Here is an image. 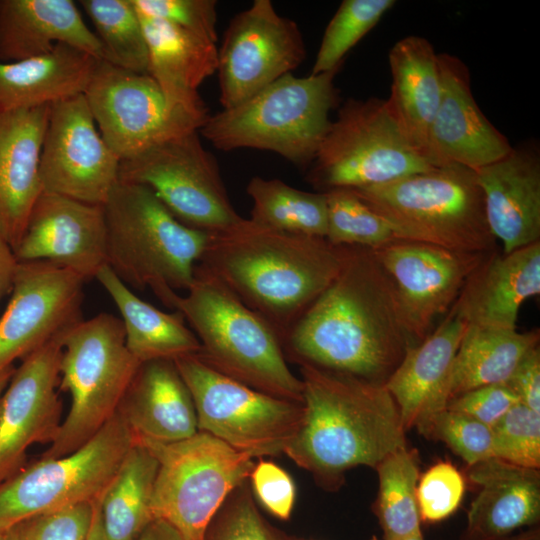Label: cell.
I'll use <instances>...</instances> for the list:
<instances>
[{"label": "cell", "mask_w": 540, "mask_h": 540, "mask_svg": "<svg viewBox=\"0 0 540 540\" xmlns=\"http://www.w3.org/2000/svg\"><path fill=\"white\" fill-rule=\"evenodd\" d=\"M250 220L276 231L323 237L327 231L325 192H307L280 179L255 176L247 184Z\"/></svg>", "instance_id": "cell-35"}, {"label": "cell", "mask_w": 540, "mask_h": 540, "mask_svg": "<svg viewBox=\"0 0 540 540\" xmlns=\"http://www.w3.org/2000/svg\"><path fill=\"white\" fill-rule=\"evenodd\" d=\"M326 240L336 246L376 249L398 239L389 224L353 190L326 191Z\"/></svg>", "instance_id": "cell-38"}, {"label": "cell", "mask_w": 540, "mask_h": 540, "mask_svg": "<svg viewBox=\"0 0 540 540\" xmlns=\"http://www.w3.org/2000/svg\"><path fill=\"white\" fill-rule=\"evenodd\" d=\"M371 250L395 287L416 343L449 312L470 274L490 254L404 239Z\"/></svg>", "instance_id": "cell-17"}, {"label": "cell", "mask_w": 540, "mask_h": 540, "mask_svg": "<svg viewBox=\"0 0 540 540\" xmlns=\"http://www.w3.org/2000/svg\"><path fill=\"white\" fill-rule=\"evenodd\" d=\"M507 385L520 402L540 413V350L531 349L516 367Z\"/></svg>", "instance_id": "cell-48"}, {"label": "cell", "mask_w": 540, "mask_h": 540, "mask_svg": "<svg viewBox=\"0 0 540 540\" xmlns=\"http://www.w3.org/2000/svg\"><path fill=\"white\" fill-rule=\"evenodd\" d=\"M157 468L156 458L136 440L99 501L108 540H137L155 520L151 498Z\"/></svg>", "instance_id": "cell-34"}, {"label": "cell", "mask_w": 540, "mask_h": 540, "mask_svg": "<svg viewBox=\"0 0 540 540\" xmlns=\"http://www.w3.org/2000/svg\"><path fill=\"white\" fill-rule=\"evenodd\" d=\"M137 540H184L168 522L155 519L140 534Z\"/></svg>", "instance_id": "cell-50"}, {"label": "cell", "mask_w": 540, "mask_h": 540, "mask_svg": "<svg viewBox=\"0 0 540 540\" xmlns=\"http://www.w3.org/2000/svg\"><path fill=\"white\" fill-rule=\"evenodd\" d=\"M118 413L136 440L172 443L198 432L191 393L173 360L141 363Z\"/></svg>", "instance_id": "cell-29"}, {"label": "cell", "mask_w": 540, "mask_h": 540, "mask_svg": "<svg viewBox=\"0 0 540 540\" xmlns=\"http://www.w3.org/2000/svg\"><path fill=\"white\" fill-rule=\"evenodd\" d=\"M19 262L48 261L96 278L106 265L104 207L43 191L14 249Z\"/></svg>", "instance_id": "cell-20"}, {"label": "cell", "mask_w": 540, "mask_h": 540, "mask_svg": "<svg viewBox=\"0 0 540 540\" xmlns=\"http://www.w3.org/2000/svg\"><path fill=\"white\" fill-rule=\"evenodd\" d=\"M158 462L151 510L184 540H203L229 494L248 480L254 461L209 433L172 443L137 440Z\"/></svg>", "instance_id": "cell-10"}, {"label": "cell", "mask_w": 540, "mask_h": 540, "mask_svg": "<svg viewBox=\"0 0 540 540\" xmlns=\"http://www.w3.org/2000/svg\"><path fill=\"white\" fill-rule=\"evenodd\" d=\"M0 540H6V533H5V531H0Z\"/></svg>", "instance_id": "cell-55"}, {"label": "cell", "mask_w": 540, "mask_h": 540, "mask_svg": "<svg viewBox=\"0 0 540 540\" xmlns=\"http://www.w3.org/2000/svg\"><path fill=\"white\" fill-rule=\"evenodd\" d=\"M253 496L270 514L288 520L296 501V486L290 474L270 460L259 458L249 478Z\"/></svg>", "instance_id": "cell-46"}, {"label": "cell", "mask_w": 540, "mask_h": 540, "mask_svg": "<svg viewBox=\"0 0 540 540\" xmlns=\"http://www.w3.org/2000/svg\"><path fill=\"white\" fill-rule=\"evenodd\" d=\"M304 417L284 450L327 490L352 468L373 469L408 446L398 406L385 385L300 365Z\"/></svg>", "instance_id": "cell-3"}, {"label": "cell", "mask_w": 540, "mask_h": 540, "mask_svg": "<svg viewBox=\"0 0 540 540\" xmlns=\"http://www.w3.org/2000/svg\"><path fill=\"white\" fill-rule=\"evenodd\" d=\"M86 540H108L102 526L99 502L94 505L93 519Z\"/></svg>", "instance_id": "cell-51"}, {"label": "cell", "mask_w": 540, "mask_h": 540, "mask_svg": "<svg viewBox=\"0 0 540 540\" xmlns=\"http://www.w3.org/2000/svg\"><path fill=\"white\" fill-rule=\"evenodd\" d=\"M539 330L468 326L457 350L449 386V401L469 390L507 384L524 356L539 346Z\"/></svg>", "instance_id": "cell-33"}, {"label": "cell", "mask_w": 540, "mask_h": 540, "mask_svg": "<svg viewBox=\"0 0 540 540\" xmlns=\"http://www.w3.org/2000/svg\"><path fill=\"white\" fill-rule=\"evenodd\" d=\"M140 362L126 346L122 320L110 313L81 319L67 329L59 363V390L69 412L41 458L72 453L117 413Z\"/></svg>", "instance_id": "cell-8"}, {"label": "cell", "mask_w": 540, "mask_h": 540, "mask_svg": "<svg viewBox=\"0 0 540 540\" xmlns=\"http://www.w3.org/2000/svg\"><path fill=\"white\" fill-rule=\"evenodd\" d=\"M144 16L160 19L217 42V2L214 0H132Z\"/></svg>", "instance_id": "cell-45"}, {"label": "cell", "mask_w": 540, "mask_h": 540, "mask_svg": "<svg viewBox=\"0 0 540 540\" xmlns=\"http://www.w3.org/2000/svg\"><path fill=\"white\" fill-rule=\"evenodd\" d=\"M438 60L442 88L429 132V162L477 170L504 157L512 147L477 105L465 63L448 53L438 54Z\"/></svg>", "instance_id": "cell-21"}, {"label": "cell", "mask_w": 540, "mask_h": 540, "mask_svg": "<svg viewBox=\"0 0 540 540\" xmlns=\"http://www.w3.org/2000/svg\"><path fill=\"white\" fill-rule=\"evenodd\" d=\"M50 106L0 112V234L13 251L43 192L40 156Z\"/></svg>", "instance_id": "cell-26"}, {"label": "cell", "mask_w": 540, "mask_h": 540, "mask_svg": "<svg viewBox=\"0 0 540 540\" xmlns=\"http://www.w3.org/2000/svg\"><path fill=\"white\" fill-rule=\"evenodd\" d=\"M466 489L463 474L449 461H439L419 477L417 503L421 521L448 518L461 504Z\"/></svg>", "instance_id": "cell-43"}, {"label": "cell", "mask_w": 540, "mask_h": 540, "mask_svg": "<svg viewBox=\"0 0 540 540\" xmlns=\"http://www.w3.org/2000/svg\"><path fill=\"white\" fill-rule=\"evenodd\" d=\"M422 435L444 442L468 467L494 458L491 427L456 411L436 414Z\"/></svg>", "instance_id": "cell-42"}, {"label": "cell", "mask_w": 540, "mask_h": 540, "mask_svg": "<svg viewBox=\"0 0 540 540\" xmlns=\"http://www.w3.org/2000/svg\"><path fill=\"white\" fill-rule=\"evenodd\" d=\"M479 487L463 540H496L540 520V470L490 458L468 467Z\"/></svg>", "instance_id": "cell-27"}, {"label": "cell", "mask_w": 540, "mask_h": 540, "mask_svg": "<svg viewBox=\"0 0 540 540\" xmlns=\"http://www.w3.org/2000/svg\"><path fill=\"white\" fill-rule=\"evenodd\" d=\"M491 429L495 458L540 469V413L518 402Z\"/></svg>", "instance_id": "cell-41"}, {"label": "cell", "mask_w": 540, "mask_h": 540, "mask_svg": "<svg viewBox=\"0 0 540 540\" xmlns=\"http://www.w3.org/2000/svg\"><path fill=\"white\" fill-rule=\"evenodd\" d=\"M18 264L12 247L0 234V302L13 289Z\"/></svg>", "instance_id": "cell-49"}, {"label": "cell", "mask_w": 540, "mask_h": 540, "mask_svg": "<svg viewBox=\"0 0 540 540\" xmlns=\"http://www.w3.org/2000/svg\"><path fill=\"white\" fill-rule=\"evenodd\" d=\"M412 337L373 251L344 246L339 273L282 342L286 359L385 385Z\"/></svg>", "instance_id": "cell-1"}, {"label": "cell", "mask_w": 540, "mask_h": 540, "mask_svg": "<svg viewBox=\"0 0 540 540\" xmlns=\"http://www.w3.org/2000/svg\"><path fill=\"white\" fill-rule=\"evenodd\" d=\"M295 21L281 16L270 0H255L230 21L218 49L219 101L223 109L247 100L305 59Z\"/></svg>", "instance_id": "cell-15"}, {"label": "cell", "mask_w": 540, "mask_h": 540, "mask_svg": "<svg viewBox=\"0 0 540 540\" xmlns=\"http://www.w3.org/2000/svg\"><path fill=\"white\" fill-rule=\"evenodd\" d=\"M173 309L198 338L196 356L205 364L260 392L303 402L302 380L288 367L277 334L203 265Z\"/></svg>", "instance_id": "cell-4"}, {"label": "cell", "mask_w": 540, "mask_h": 540, "mask_svg": "<svg viewBox=\"0 0 540 540\" xmlns=\"http://www.w3.org/2000/svg\"><path fill=\"white\" fill-rule=\"evenodd\" d=\"M379 488L373 512L383 540H405L422 533L417 503L419 459L408 446L387 455L376 467Z\"/></svg>", "instance_id": "cell-36"}, {"label": "cell", "mask_w": 540, "mask_h": 540, "mask_svg": "<svg viewBox=\"0 0 540 540\" xmlns=\"http://www.w3.org/2000/svg\"><path fill=\"white\" fill-rule=\"evenodd\" d=\"M370 540H380V539H379L378 537H376V536H372V537L370 538Z\"/></svg>", "instance_id": "cell-56"}, {"label": "cell", "mask_w": 540, "mask_h": 540, "mask_svg": "<svg viewBox=\"0 0 540 540\" xmlns=\"http://www.w3.org/2000/svg\"><path fill=\"white\" fill-rule=\"evenodd\" d=\"M84 96L99 132L122 161L169 138L199 131L173 111L149 74L98 60Z\"/></svg>", "instance_id": "cell-14"}, {"label": "cell", "mask_w": 540, "mask_h": 540, "mask_svg": "<svg viewBox=\"0 0 540 540\" xmlns=\"http://www.w3.org/2000/svg\"><path fill=\"white\" fill-rule=\"evenodd\" d=\"M121 315L126 346L140 362L197 355L201 345L179 311L167 313L139 298L105 265L96 275Z\"/></svg>", "instance_id": "cell-32"}, {"label": "cell", "mask_w": 540, "mask_h": 540, "mask_svg": "<svg viewBox=\"0 0 540 540\" xmlns=\"http://www.w3.org/2000/svg\"><path fill=\"white\" fill-rule=\"evenodd\" d=\"M121 160L102 138L84 94L50 106L40 156L43 191L104 205Z\"/></svg>", "instance_id": "cell-16"}, {"label": "cell", "mask_w": 540, "mask_h": 540, "mask_svg": "<svg viewBox=\"0 0 540 540\" xmlns=\"http://www.w3.org/2000/svg\"><path fill=\"white\" fill-rule=\"evenodd\" d=\"M496 540H540V529L537 526L517 534H510Z\"/></svg>", "instance_id": "cell-52"}, {"label": "cell", "mask_w": 540, "mask_h": 540, "mask_svg": "<svg viewBox=\"0 0 540 540\" xmlns=\"http://www.w3.org/2000/svg\"><path fill=\"white\" fill-rule=\"evenodd\" d=\"M119 181L150 188L177 220L193 229L215 233L242 218L199 131L169 138L122 160Z\"/></svg>", "instance_id": "cell-13"}, {"label": "cell", "mask_w": 540, "mask_h": 540, "mask_svg": "<svg viewBox=\"0 0 540 540\" xmlns=\"http://www.w3.org/2000/svg\"><path fill=\"white\" fill-rule=\"evenodd\" d=\"M203 540H298L262 516L247 481L236 487L209 523Z\"/></svg>", "instance_id": "cell-40"}, {"label": "cell", "mask_w": 540, "mask_h": 540, "mask_svg": "<svg viewBox=\"0 0 540 540\" xmlns=\"http://www.w3.org/2000/svg\"><path fill=\"white\" fill-rule=\"evenodd\" d=\"M389 66L388 107L409 141L427 159L429 132L441 98L438 54L427 39L410 35L393 45Z\"/></svg>", "instance_id": "cell-30"}, {"label": "cell", "mask_w": 540, "mask_h": 540, "mask_svg": "<svg viewBox=\"0 0 540 540\" xmlns=\"http://www.w3.org/2000/svg\"><path fill=\"white\" fill-rule=\"evenodd\" d=\"M95 27L107 61L148 74V47L142 21L132 0H80Z\"/></svg>", "instance_id": "cell-37"}, {"label": "cell", "mask_w": 540, "mask_h": 540, "mask_svg": "<svg viewBox=\"0 0 540 540\" xmlns=\"http://www.w3.org/2000/svg\"><path fill=\"white\" fill-rule=\"evenodd\" d=\"M489 229L503 253L540 241V157L530 144L474 170Z\"/></svg>", "instance_id": "cell-23"}, {"label": "cell", "mask_w": 540, "mask_h": 540, "mask_svg": "<svg viewBox=\"0 0 540 540\" xmlns=\"http://www.w3.org/2000/svg\"><path fill=\"white\" fill-rule=\"evenodd\" d=\"M14 370L15 367L11 366L0 373V399L13 375Z\"/></svg>", "instance_id": "cell-53"}, {"label": "cell", "mask_w": 540, "mask_h": 540, "mask_svg": "<svg viewBox=\"0 0 540 540\" xmlns=\"http://www.w3.org/2000/svg\"><path fill=\"white\" fill-rule=\"evenodd\" d=\"M435 168L409 141L386 99H348L308 167L319 192L386 184Z\"/></svg>", "instance_id": "cell-9"}, {"label": "cell", "mask_w": 540, "mask_h": 540, "mask_svg": "<svg viewBox=\"0 0 540 540\" xmlns=\"http://www.w3.org/2000/svg\"><path fill=\"white\" fill-rule=\"evenodd\" d=\"M140 17L148 47V74L168 106L191 119L200 130L210 114L198 90L217 72L216 43L169 22Z\"/></svg>", "instance_id": "cell-25"}, {"label": "cell", "mask_w": 540, "mask_h": 540, "mask_svg": "<svg viewBox=\"0 0 540 540\" xmlns=\"http://www.w3.org/2000/svg\"><path fill=\"white\" fill-rule=\"evenodd\" d=\"M351 190L389 224L398 239L466 252L496 250L483 193L470 168L450 164Z\"/></svg>", "instance_id": "cell-7"}, {"label": "cell", "mask_w": 540, "mask_h": 540, "mask_svg": "<svg viewBox=\"0 0 540 540\" xmlns=\"http://www.w3.org/2000/svg\"><path fill=\"white\" fill-rule=\"evenodd\" d=\"M174 362L191 393L198 431L252 458L284 453L302 424L303 402L255 390L219 373L196 355Z\"/></svg>", "instance_id": "cell-12"}, {"label": "cell", "mask_w": 540, "mask_h": 540, "mask_svg": "<svg viewBox=\"0 0 540 540\" xmlns=\"http://www.w3.org/2000/svg\"><path fill=\"white\" fill-rule=\"evenodd\" d=\"M339 69L306 77L288 73L242 103L209 115L199 133L219 150L271 151L308 168L332 122Z\"/></svg>", "instance_id": "cell-6"}, {"label": "cell", "mask_w": 540, "mask_h": 540, "mask_svg": "<svg viewBox=\"0 0 540 540\" xmlns=\"http://www.w3.org/2000/svg\"><path fill=\"white\" fill-rule=\"evenodd\" d=\"M67 329L23 358L2 394L0 483L24 466L30 446L51 443L57 434L62 421L59 363Z\"/></svg>", "instance_id": "cell-19"}, {"label": "cell", "mask_w": 540, "mask_h": 540, "mask_svg": "<svg viewBox=\"0 0 540 540\" xmlns=\"http://www.w3.org/2000/svg\"><path fill=\"white\" fill-rule=\"evenodd\" d=\"M518 402L519 398L507 384H492L452 398L446 409L470 416L492 428Z\"/></svg>", "instance_id": "cell-47"}, {"label": "cell", "mask_w": 540, "mask_h": 540, "mask_svg": "<svg viewBox=\"0 0 540 540\" xmlns=\"http://www.w3.org/2000/svg\"><path fill=\"white\" fill-rule=\"evenodd\" d=\"M97 61L65 44L43 56L0 61V112L52 105L84 94Z\"/></svg>", "instance_id": "cell-31"}, {"label": "cell", "mask_w": 540, "mask_h": 540, "mask_svg": "<svg viewBox=\"0 0 540 540\" xmlns=\"http://www.w3.org/2000/svg\"><path fill=\"white\" fill-rule=\"evenodd\" d=\"M106 265L128 287L149 288L173 309L178 290H187L209 233L181 223L154 192L119 181L103 205Z\"/></svg>", "instance_id": "cell-5"}, {"label": "cell", "mask_w": 540, "mask_h": 540, "mask_svg": "<svg viewBox=\"0 0 540 540\" xmlns=\"http://www.w3.org/2000/svg\"><path fill=\"white\" fill-rule=\"evenodd\" d=\"M94 505L83 503L30 517L5 531L6 540H86Z\"/></svg>", "instance_id": "cell-44"}, {"label": "cell", "mask_w": 540, "mask_h": 540, "mask_svg": "<svg viewBox=\"0 0 540 540\" xmlns=\"http://www.w3.org/2000/svg\"><path fill=\"white\" fill-rule=\"evenodd\" d=\"M343 258L344 246L326 238L276 231L241 218L209 233L198 263L263 318L282 344L336 278Z\"/></svg>", "instance_id": "cell-2"}, {"label": "cell", "mask_w": 540, "mask_h": 540, "mask_svg": "<svg viewBox=\"0 0 540 540\" xmlns=\"http://www.w3.org/2000/svg\"><path fill=\"white\" fill-rule=\"evenodd\" d=\"M467 328L449 310L430 334L407 349L385 383L406 432L417 428L423 434L433 417L446 409L453 362Z\"/></svg>", "instance_id": "cell-22"}, {"label": "cell", "mask_w": 540, "mask_h": 540, "mask_svg": "<svg viewBox=\"0 0 540 540\" xmlns=\"http://www.w3.org/2000/svg\"><path fill=\"white\" fill-rule=\"evenodd\" d=\"M65 44L107 61L96 34L71 0H0V61L50 53Z\"/></svg>", "instance_id": "cell-28"}, {"label": "cell", "mask_w": 540, "mask_h": 540, "mask_svg": "<svg viewBox=\"0 0 540 540\" xmlns=\"http://www.w3.org/2000/svg\"><path fill=\"white\" fill-rule=\"evenodd\" d=\"M135 442L117 413L72 453L24 465L0 483V531L33 516L99 502Z\"/></svg>", "instance_id": "cell-11"}, {"label": "cell", "mask_w": 540, "mask_h": 540, "mask_svg": "<svg viewBox=\"0 0 540 540\" xmlns=\"http://www.w3.org/2000/svg\"><path fill=\"white\" fill-rule=\"evenodd\" d=\"M540 293V241L491 252L470 274L450 311L468 326L516 329L522 304Z\"/></svg>", "instance_id": "cell-24"}, {"label": "cell", "mask_w": 540, "mask_h": 540, "mask_svg": "<svg viewBox=\"0 0 540 540\" xmlns=\"http://www.w3.org/2000/svg\"><path fill=\"white\" fill-rule=\"evenodd\" d=\"M394 4L393 0H344L324 31L310 74L340 68L349 50Z\"/></svg>", "instance_id": "cell-39"}, {"label": "cell", "mask_w": 540, "mask_h": 540, "mask_svg": "<svg viewBox=\"0 0 540 540\" xmlns=\"http://www.w3.org/2000/svg\"><path fill=\"white\" fill-rule=\"evenodd\" d=\"M405 540H424V538H423V533H420V534L415 535V536H413V537L407 538V539H405Z\"/></svg>", "instance_id": "cell-54"}, {"label": "cell", "mask_w": 540, "mask_h": 540, "mask_svg": "<svg viewBox=\"0 0 540 540\" xmlns=\"http://www.w3.org/2000/svg\"><path fill=\"white\" fill-rule=\"evenodd\" d=\"M85 282L48 261L19 262L0 316V373L82 319Z\"/></svg>", "instance_id": "cell-18"}]
</instances>
